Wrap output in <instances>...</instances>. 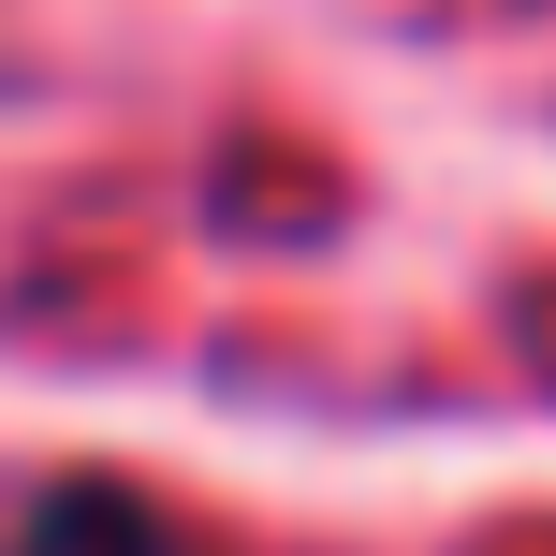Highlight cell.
Wrapping results in <instances>:
<instances>
[{"mask_svg":"<svg viewBox=\"0 0 556 556\" xmlns=\"http://www.w3.org/2000/svg\"><path fill=\"white\" fill-rule=\"evenodd\" d=\"M0 556H176V542H162V513L117 498V483H45Z\"/></svg>","mask_w":556,"mask_h":556,"instance_id":"obj_1","label":"cell"}]
</instances>
